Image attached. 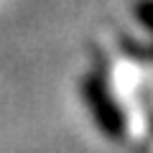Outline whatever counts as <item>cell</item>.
<instances>
[{
    "instance_id": "cell-1",
    "label": "cell",
    "mask_w": 153,
    "mask_h": 153,
    "mask_svg": "<svg viewBox=\"0 0 153 153\" xmlns=\"http://www.w3.org/2000/svg\"><path fill=\"white\" fill-rule=\"evenodd\" d=\"M82 94H84V102H87V107H89V112H92V117H94L100 130L105 135H110V138L123 135V130H125V117H123L115 97L110 94V89L105 87L102 79L100 76H84Z\"/></svg>"
},
{
    "instance_id": "cell-2",
    "label": "cell",
    "mask_w": 153,
    "mask_h": 153,
    "mask_svg": "<svg viewBox=\"0 0 153 153\" xmlns=\"http://www.w3.org/2000/svg\"><path fill=\"white\" fill-rule=\"evenodd\" d=\"M133 13H135L138 23L153 33V0H135L133 3Z\"/></svg>"
}]
</instances>
